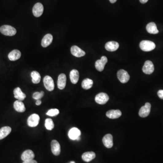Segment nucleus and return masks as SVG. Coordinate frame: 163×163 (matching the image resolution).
Returning a JSON list of instances; mask_svg holds the SVG:
<instances>
[{"label": "nucleus", "instance_id": "obj_1", "mask_svg": "<svg viewBox=\"0 0 163 163\" xmlns=\"http://www.w3.org/2000/svg\"><path fill=\"white\" fill-rule=\"evenodd\" d=\"M155 45L153 42L149 41H142L140 44L141 49L144 51L149 52L152 51L155 48Z\"/></svg>", "mask_w": 163, "mask_h": 163}, {"label": "nucleus", "instance_id": "obj_2", "mask_svg": "<svg viewBox=\"0 0 163 163\" xmlns=\"http://www.w3.org/2000/svg\"><path fill=\"white\" fill-rule=\"evenodd\" d=\"M0 32L5 36H12L16 35L17 30L10 25H4L0 28Z\"/></svg>", "mask_w": 163, "mask_h": 163}, {"label": "nucleus", "instance_id": "obj_3", "mask_svg": "<svg viewBox=\"0 0 163 163\" xmlns=\"http://www.w3.org/2000/svg\"><path fill=\"white\" fill-rule=\"evenodd\" d=\"M40 120V116L38 114H32L28 118V125L31 127H35L37 126L39 124Z\"/></svg>", "mask_w": 163, "mask_h": 163}, {"label": "nucleus", "instance_id": "obj_4", "mask_svg": "<svg viewBox=\"0 0 163 163\" xmlns=\"http://www.w3.org/2000/svg\"><path fill=\"white\" fill-rule=\"evenodd\" d=\"M119 80L122 83H125L130 80V75L124 69H120L117 73Z\"/></svg>", "mask_w": 163, "mask_h": 163}, {"label": "nucleus", "instance_id": "obj_5", "mask_svg": "<svg viewBox=\"0 0 163 163\" xmlns=\"http://www.w3.org/2000/svg\"><path fill=\"white\" fill-rule=\"evenodd\" d=\"M46 89L49 91H52L54 88V83L53 79L49 76H46L43 80Z\"/></svg>", "mask_w": 163, "mask_h": 163}, {"label": "nucleus", "instance_id": "obj_6", "mask_svg": "<svg viewBox=\"0 0 163 163\" xmlns=\"http://www.w3.org/2000/svg\"><path fill=\"white\" fill-rule=\"evenodd\" d=\"M109 98L106 93L101 92L96 95L95 100L97 103L100 105H104L108 102Z\"/></svg>", "mask_w": 163, "mask_h": 163}, {"label": "nucleus", "instance_id": "obj_7", "mask_svg": "<svg viewBox=\"0 0 163 163\" xmlns=\"http://www.w3.org/2000/svg\"><path fill=\"white\" fill-rule=\"evenodd\" d=\"M151 109V104L147 103L142 107H141L139 111V115L142 118H146L149 114Z\"/></svg>", "mask_w": 163, "mask_h": 163}, {"label": "nucleus", "instance_id": "obj_8", "mask_svg": "<svg viewBox=\"0 0 163 163\" xmlns=\"http://www.w3.org/2000/svg\"><path fill=\"white\" fill-rule=\"evenodd\" d=\"M107 59L106 56H102L100 60L96 61L95 68L99 72H102L106 64L107 63Z\"/></svg>", "mask_w": 163, "mask_h": 163}, {"label": "nucleus", "instance_id": "obj_9", "mask_svg": "<svg viewBox=\"0 0 163 163\" xmlns=\"http://www.w3.org/2000/svg\"><path fill=\"white\" fill-rule=\"evenodd\" d=\"M154 66L151 61L147 60L145 62L143 67L142 71L146 74H150L154 71Z\"/></svg>", "mask_w": 163, "mask_h": 163}, {"label": "nucleus", "instance_id": "obj_10", "mask_svg": "<svg viewBox=\"0 0 163 163\" xmlns=\"http://www.w3.org/2000/svg\"><path fill=\"white\" fill-rule=\"evenodd\" d=\"M44 11V6L41 3H37L33 8V15L36 17H39L42 15Z\"/></svg>", "mask_w": 163, "mask_h": 163}, {"label": "nucleus", "instance_id": "obj_11", "mask_svg": "<svg viewBox=\"0 0 163 163\" xmlns=\"http://www.w3.org/2000/svg\"><path fill=\"white\" fill-rule=\"evenodd\" d=\"M81 134V132L79 129L73 127L69 130L68 136L71 140H77L79 137H80Z\"/></svg>", "mask_w": 163, "mask_h": 163}, {"label": "nucleus", "instance_id": "obj_12", "mask_svg": "<svg viewBox=\"0 0 163 163\" xmlns=\"http://www.w3.org/2000/svg\"><path fill=\"white\" fill-rule=\"evenodd\" d=\"M51 150L54 155L57 156L60 153V145L56 140H53L51 143Z\"/></svg>", "mask_w": 163, "mask_h": 163}, {"label": "nucleus", "instance_id": "obj_13", "mask_svg": "<svg viewBox=\"0 0 163 163\" xmlns=\"http://www.w3.org/2000/svg\"><path fill=\"white\" fill-rule=\"evenodd\" d=\"M71 52L72 55L78 58L83 57L85 55V51L76 45L72 46L71 47Z\"/></svg>", "mask_w": 163, "mask_h": 163}, {"label": "nucleus", "instance_id": "obj_14", "mask_svg": "<svg viewBox=\"0 0 163 163\" xmlns=\"http://www.w3.org/2000/svg\"><path fill=\"white\" fill-rule=\"evenodd\" d=\"M103 142L105 146L107 148H111L113 146V137L110 134H107L104 136Z\"/></svg>", "mask_w": 163, "mask_h": 163}, {"label": "nucleus", "instance_id": "obj_15", "mask_svg": "<svg viewBox=\"0 0 163 163\" xmlns=\"http://www.w3.org/2000/svg\"><path fill=\"white\" fill-rule=\"evenodd\" d=\"M66 76L64 73H61L58 77L57 86L58 88L62 90L65 88L66 84Z\"/></svg>", "mask_w": 163, "mask_h": 163}, {"label": "nucleus", "instance_id": "obj_16", "mask_svg": "<svg viewBox=\"0 0 163 163\" xmlns=\"http://www.w3.org/2000/svg\"><path fill=\"white\" fill-rule=\"evenodd\" d=\"M34 158L35 154L33 151L30 149H27L25 151L21 156V159L23 161L33 160Z\"/></svg>", "mask_w": 163, "mask_h": 163}, {"label": "nucleus", "instance_id": "obj_17", "mask_svg": "<svg viewBox=\"0 0 163 163\" xmlns=\"http://www.w3.org/2000/svg\"><path fill=\"white\" fill-rule=\"evenodd\" d=\"M122 114V112L119 110H111L107 112L106 116L110 119H115L120 118Z\"/></svg>", "mask_w": 163, "mask_h": 163}, {"label": "nucleus", "instance_id": "obj_18", "mask_svg": "<svg viewBox=\"0 0 163 163\" xmlns=\"http://www.w3.org/2000/svg\"><path fill=\"white\" fill-rule=\"evenodd\" d=\"M14 97L19 101H23L26 98V95L22 91L20 87H17L14 90Z\"/></svg>", "mask_w": 163, "mask_h": 163}, {"label": "nucleus", "instance_id": "obj_19", "mask_svg": "<svg viewBox=\"0 0 163 163\" xmlns=\"http://www.w3.org/2000/svg\"><path fill=\"white\" fill-rule=\"evenodd\" d=\"M119 45L117 42L109 41L105 45V49L108 51H116L119 48Z\"/></svg>", "mask_w": 163, "mask_h": 163}, {"label": "nucleus", "instance_id": "obj_20", "mask_svg": "<svg viewBox=\"0 0 163 163\" xmlns=\"http://www.w3.org/2000/svg\"><path fill=\"white\" fill-rule=\"evenodd\" d=\"M53 36L50 34L46 35L43 38L41 41V45L43 47H47L51 44L53 41Z\"/></svg>", "mask_w": 163, "mask_h": 163}, {"label": "nucleus", "instance_id": "obj_21", "mask_svg": "<svg viewBox=\"0 0 163 163\" xmlns=\"http://www.w3.org/2000/svg\"><path fill=\"white\" fill-rule=\"evenodd\" d=\"M21 52L19 50L15 49L9 53L8 54V58L10 61H14L19 60L21 58Z\"/></svg>", "mask_w": 163, "mask_h": 163}, {"label": "nucleus", "instance_id": "obj_22", "mask_svg": "<svg viewBox=\"0 0 163 163\" xmlns=\"http://www.w3.org/2000/svg\"><path fill=\"white\" fill-rule=\"evenodd\" d=\"M14 108L16 111L19 112H24L25 111L24 104L22 102L19 100H17L14 102Z\"/></svg>", "mask_w": 163, "mask_h": 163}, {"label": "nucleus", "instance_id": "obj_23", "mask_svg": "<svg viewBox=\"0 0 163 163\" xmlns=\"http://www.w3.org/2000/svg\"><path fill=\"white\" fill-rule=\"evenodd\" d=\"M80 74L76 69H72L70 72V79L72 83L76 84L79 81Z\"/></svg>", "mask_w": 163, "mask_h": 163}, {"label": "nucleus", "instance_id": "obj_24", "mask_svg": "<svg viewBox=\"0 0 163 163\" xmlns=\"http://www.w3.org/2000/svg\"><path fill=\"white\" fill-rule=\"evenodd\" d=\"M146 30L149 33L151 34H156L159 33L156 24L154 22H150L147 25Z\"/></svg>", "mask_w": 163, "mask_h": 163}, {"label": "nucleus", "instance_id": "obj_25", "mask_svg": "<svg viewBox=\"0 0 163 163\" xmlns=\"http://www.w3.org/2000/svg\"><path fill=\"white\" fill-rule=\"evenodd\" d=\"M96 157V154L93 152H87L83 153L82 158L83 161L86 162H89L94 159Z\"/></svg>", "mask_w": 163, "mask_h": 163}, {"label": "nucleus", "instance_id": "obj_26", "mask_svg": "<svg viewBox=\"0 0 163 163\" xmlns=\"http://www.w3.org/2000/svg\"><path fill=\"white\" fill-rule=\"evenodd\" d=\"M11 131V128L9 126H4L0 129V140L8 136Z\"/></svg>", "mask_w": 163, "mask_h": 163}, {"label": "nucleus", "instance_id": "obj_27", "mask_svg": "<svg viewBox=\"0 0 163 163\" xmlns=\"http://www.w3.org/2000/svg\"><path fill=\"white\" fill-rule=\"evenodd\" d=\"M93 82L92 80L89 79H86L83 81L82 83V87L83 89L88 90L92 87Z\"/></svg>", "mask_w": 163, "mask_h": 163}, {"label": "nucleus", "instance_id": "obj_28", "mask_svg": "<svg viewBox=\"0 0 163 163\" xmlns=\"http://www.w3.org/2000/svg\"><path fill=\"white\" fill-rule=\"evenodd\" d=\"M31 76L32 78V81L33 83L38 84L41 81V75L37 71H34L31 72Z\"/></svg>", "mask_w": 163, "mask_h": 163}, {"label": "nucleus", "instance_id": "obj_29", "mask_svg": "<svg viewBox=\"0 0 163 163\" xmlns=\"http://www.w3.org/2000/svg\"><path fill=\"white\" fill-rule=\"evenodd\" d=\"M45 127L48 130H51L54 129V125L53 120L50 118H47L45 121Z\"/></svg>", "mask_w": 163, "mask_h": 163}, {"label": "nucleus", "instance_id": "obj_30", "mask_svg": "<svg viewBox=\"0 0 163 163\" xmlns=\"http://www.w3.org/2000/svg\"><path fill=\"white\" fill-rule=\"evenodd\" d=\"M60 113V111L57 109H51L48 111L47 112L46 114L48 116L50 117H55L59 115Z\"/></svg>", "mask_w": 163, "mask_h": 163}, {"label": "nucleus", "instance_id": "obj_31", "mask_svg": "<svg viewBox=\"0 0 163 163\" xmlns=\"http://www.w3.org/2000/svg\"><path fill=\"white\" fill-rule=\"evenodd\" d=\"M44 96V92L43 91L41 92H35L33 93V98L34 99L38 100L41 99L43 96Z\"/></svg>", "mask_w": 163, "mask_h": 163}, {"label": "nucleus", "instance_id": "obj_32", "mask_svg": "<svg viewBox=\"0 0 163 163\" xmlns=\"http://www.w3.org/2000/svg\"><path fill=\"white\" fill-rule=\"evenodd\" d=\"M158 97L160 98V99H163V90H160L158 91Z\"/></svg>", "mask_w": 163, "mask_h": 163}, {"label": "nucleus", "instance_id": "obj_33", "mask_svg": "<svg viewBox=\"0 0 163 163\" xmlns=\"http://www.w3.org/2000/svg\"><path fill=\"white\" fill-rule=\"evenodd\" d=\"M23 163H37L36 161L34 160H29V161H25Z\"/></svg>", "mask_w": 163, "mask_h": 163}, {"label": "nucleus", "instance_id": "obj_34", "mask_svg": "<svg viewBox=\"0 0 163 163\" xmlns=\"http://www.w3.org/2000/svg\"><path fill=\"white\" fill-rule=\"evenodd\" d=\"M41 104V101L40 100H37L36 102V105L37 106L40 105Z\"/></svg>", "mask_w": 163, "mask_h": 163}, {"label": "nucleus", "instance_id": "obj_35", "mask_svg": "<svg viewBox=\"0 0 163 163\" xmlns=\"http://www.w3.org/2000/svg\"><path fill=\"white\" fill-rule=\"evenodd\" d=\"M148 1V0H140V2L142 4H145Z\"/></svg>", "mask_w": 163, "mask_h": 163}, {"label": "nucleus", "instance_id": "obj_36", "mask_svg": "<svg viewBox=\"0 0 163 163\" xmlns=\"http://www.w3.org/2000/svg\"><path fill=\"white\" fill-rule=\"evenodd\" d=\"M109 1L111 3H115L117 2V0H109Z\"/></svg>", "mask_w": 163, "mask_h": 163}, {"label": "nucleus", "instance_id": "obj_37", "mask_svg": "<svg viewBox=\"0 0 163 163\" xmlns=\"http://www.w3.org/2000/svg\"><path fill=\"white\" fill-rule=\"evenodd\" d=\"M69 163H75V162L74 161H71Z\"/></svg>", "mask_w": 163, "mask_h": 163}]
</instances>
